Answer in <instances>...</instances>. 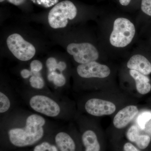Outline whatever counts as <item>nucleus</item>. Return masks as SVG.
<instances>
[{"instance_id": "nucleus-1", "label": "nucleus", "mask_w": 151, "mask_h": 151, "mask_svg": "<svg viewBox=\"0 0 151 151\" xmlns=\"http://www.w3.org/2000/svg\"><path fill=\"white\" fill-rule=\"evenodd\" d=\"M57 128L45 116L22 108H15L1 116V133L17 147L34 145Z\"/></svg>"}, {"instance_id": "nucleus-2", "label": "nucleus", "mask_w": 151, "mask_h": 151, "mask_svg": "<svg viewBox=\"0 0 151 151\" xmlns=\"http://www.w3.org/2000/svg\"><path fill=\"white\" fill-rule=\"evenodd\" d=\"M41 90L27 91L21 94L30 109L47 118L66 121L70 119L71 111L66 97Z\"/></svg>"}, {"instance_id": "nucleus-3", "label": "nucleus", "mask_w": 151, "mask_h": 151, "mask_svg": "<svg viewBox=\"0 0 151 151\" xmlns=\"http://www.w3.org/2000/svg\"><path fill=\"white\" fill-rule=\"evenodd\" d=\"M135 34L134 25L131 21L125 18H118L113 23L109 41L114 47L123 48L132 42Z\"/></svg>"}, {"instance_id": "nucleus-4", "label": "nucleus", "mask_w": 151, "mask_h": 151, "mask_svg": "<svg viewBox=\"0 0 151 151\" xmlns=\"http://www.w3.org/2000/svg\"><path fill=\"white\" fill-rule=\"evenodd\" d=\"M77 15V9L72 2L64 1L55 6L48 14L49 24L53 29L65 27L68 20L74 19Z\"/></svg>"}, {"instance_id": "nucleus-5", "label": "nucleus", "mask_w": 151, "mask_h": 151, "mask_svg": "<svg viewBox=\"0 0 151 151\" xmlns=\"http://www.w3.org/2000/svg\"><path fill=\"white\" fill-rule=\"evenodd\" d=\"M6 43L10 51L19 60L27 61L31 59L35 54V47L24 40L19 34L14 33L9 36Z\"/></svg>"}, {"instance_id": "nucleus-6", "label": "nucleus", "mask_w": 151, "mask_h": 151, "mask_svg": "<svg viewBox=\"0 0 151 151\" xmlns=\"http://www.w3.org/2000/svg\"><path fill=\"white\" fill-rule=\"evenodd\" d=\"M67 51L73 56L76 62L80 64L96 61L99 57L97 49L89 42L70 43L68 45Z\"/></svg>"}, {"instance_id": "nucleus-7", "label": "nucleus", "mask_w": 151, "mask_h": 151, "mask_svg": "<svg viewBox=\"0 0 151 151\" xmlns=\"http://www.w3.org/2000/svg\"><path fill=\"white\" fill-rule=\"evenodd\" d=\"M78 75L84 78H106L111 73L110 68L107 65L96 61L85 64H79L76 68Z\"/></svg>"}, {"instance_id": "nucleus-8", "label": "nucleus", "mask_w": 151, "mask_h": 151, "mask_svg": "<svg viewBox=\"0 0 151 151\" xmlns=\"http://www.w3.org/2000/svg\"><path fill=\"white\" fill-rule=\"evenodd\" d=\"M84 109L89 115L99 117L113 114L116 111V106L110 101L92 98L86 101Z\"/></svg>"}, {"instance_id": "nucleus-9", "label": "nucleus", "mask_w": 151, "mask_h": 151, "mask_svg": "<svg viewBox=\"0 0 151 151\" xmlns=\"http://www.w3.org/2000/svg\"><path fill=\"white\" fill-rule=\"evenodd\" d=\"M64 128H57L55 131L54 141L60 151H76L75 141L70 132Z\"/></svg>"}, {"instance_id": "nucleus-10", "label": "nucleus", "mask_w": 151, "mask_h": 151, "mask_svg": "<svg viewBox=\"0 0 151 151\" xmlns=\"http://www.w3.org/2000/svg\"><path fill=\"white\" fill-rule=\"evenodd\" d=\"M139 113L137 107L129 105L118 112L113 120V125L116 129H122L128 125Z\"/></svg>"}, {"instance_id": "nucleus-11", "label": "nucleus", "mask_w": 151, "mask_h": 151, "mask_svg": "<svg viewBox=\"0 0 151 151\" xmlns=\"http://www.w3.org/2000/svg\"><path fill=\"white\" fill-rule=\"evenodd\" d=\"M130 70H137L145 75L151 73V63L147 58L141 54H135L130 58L127 63Z\"/></svg>"}, {"instance_id": "nucleus-12", "label": "nucleus", "mask_w": 151, "mask_h": 151, "mask_svg": "<svg viewBox=\"0 0 151 151\" xmlns=\"http://www.w3.org/2000/svg\"><path fill=\"white\" fill-rule=\"evenodd\" d=\"M81 138L85 151H100L101 148L98 137L93 130H85L82 133Z\"/></svg>"}, {"instance_id": "nucleus-13", "label": "nucleus", "mask_w": 151, "mask_h": 151, "mask_svg": "<svg viewBox=\"0 0 151 151\" xmlns=\"http://www.w3.org/2000/svg\"><path fill=\"white\" fill-rule=\"evenodd\" d=\"M129 73L131 76L135 80L136 89L139 93L145 94L150 91L151 85L148 77L137 70H130Z\"/></svg>"}, {"instance_id": "nucleus-14", "label": "nucleus", "mask_w": 151, "mask_h": 151, "mask_svg": "<svg viewBox=\"0 0 151 151\" xmlns=\"http://www.w3.org/2000/svg\"><path fill=\"white\" fill-rule=\"evenodd\" d=\"M13 98L12 94L1 90L0 92V114L4 116L14 109Z\"/></svg>"}, {"instance_id": "nucleus-15", "label": "nucleus", "mask_w": 151, "mask_h": 151, "mask_svg": "<svg viewBox=\"0 0 151 151\" xmlns=\"http://www.w3.org/2000/svg\"><path fill=\"white\" fill-rule=\"evenodd\" d=\"M32 76L29 79V84L35 90H41L44 88L45 82L40 72H32Z\"/></svg>"}, {"instance_id": "nucleus-16", "label": "nucleus", "mask_w": 151, "mask_h": 151, "mask_svg": "<svg viewBox=\"0 0 151 151\" xmlns=\"http://www.w3.org/2000/svg\"><path fill=\"white\" fill-rule=\"evenodd\" d=\"M47 78L57 87H62L66 83V78L62 73H58L56 71L49 72Z\"/></svg>"}, {"instance_id": "nucleus-17", "label": "nucleus", "mask_w": 151, "mask_h": 151, "mask_svg": "<svg viewBox=\"0 0 151 151\" xmlns=\"http://www.w3.org/2000/svg\"><path fill=\"white\" fill-rule=\"evenodd\" d=\"M33 151H60L56 145H53L47 141L42 142L37 145Z\"/></svg>"}, {"instance_id": "nucleus-18", "label": "nucleus", "mask_w": 151, "mask_h": 151, "mask_svg": "<svg viewBox=\"0 0 151 151\" xmlns=\"http://www.w3.org/2000/svg\"><path fill=\"white\" fill-rule=\"evenodd\" d=\"M151 142V138L147 135H139L135 143L138 148L144 150L147 147Z\"/></svg>"}, {"instance_id": "nucleus-19", "label": "nucleus", "mask_w": 151, "mask_h": 151, "mask_svg": "<svg viewBox=\"0 0 151 151\" xmlns=\"http://www.w3.org/2000/svg\"><path fill=\"white\" fill-rule=\"evenodd\" d=\"M151 119V112H145L142 113L138 117V125L141 129L144 130L145 128L146 124Z\"/></svg>"}, {"instance_id": "nucleus-20", "label": "nucleus", "mask_w": 151, "mask_h": 151, "mask_svg": "<svg viewBox=\"0 0 151 151\" xmlns=\"http://www.w3.org/2000/svg\"><path fill=\"white\" fill-rule=\"evenodd\" d=\"M139 135L138 127L136 126H132L127 131V137L130 142L135 143Z\"/></svg>"}, {"instance_id": "nucleus-21", "label": "nucleus", "mask_w": 151, "mask_h": 151, "mask_svg": "<svg viewBox=\"0 0 151 151\" xmlns=\"http://www.w3.org/2000/svg\"><path fill=\"white\" fill-rule=\"evenodd\" d=\"M46 65L49 72L56 71L58 67V63L54 58L50 57L47 60Z\"/></svg>"}, {"instance_id": "nucleus-22", "label": "nucleus", "mask_w": 151, "mask_h": 151, "mask_svg": "<svg viewBox=\"0 0 151 151\" xmlns=\"http://www.w3.org/2000/svg\"><path fill=\"white\" fill-rule=\"evenodd\" d=\"M141 9L144 13L151 17V0H142Z\"/></svg>"}, {"instance_id": "nucleus-23", "label": "nucleus", "mask_w": 151, "mask_h": 151, "mask_svg": "<svg viewBox=\"0 0 151 151\" xmlns=\"http://www.w3.org/2000/svg\"><path fill=\"white\" fill-rule=\"evenodd\" d=\"M42 63L39 60H35L31 63L30 70L32 72H40L41 70H42Z\"/></svg>"}, {"instance_id": "nucleus-24", "label": "nucleus", "mask_w": 151, "mask_h": 151, "mask_svg": "<svg viewBox=\"0 0 151 151\" xmlns=\"http://www.w3.org/2000/svg\"><path fill=\"white\" fill-rule=\"evenodd\" d=\"M124 151H140L134 145L130 142H127L124 146Z\"/></svg>"}, {"instance_id": "nucleus-25", "label": "nucleus", "mask_w": 151, "mask_h": 151, "mask_svg": "<svg viewBox=\"0 0 151 151\" xmlns=\"http://www.w3.org/2000/svg\"><path fill=\"white\" fill-rule=\"evenodd\" d=\"M21 75L23 78L26 79L29 78L32 76V72L27 69H23L20 72Z\"/></svg>"}, {"instance_id": "nucleus-26", "label": "nucleus", "mask_w": 151, "mask_h": 151, "mask_svg": "<svg viewBox=\"0 0 151 151\" xmlns=\"http://www.w3.org/2000/svg\"><path fill=\"white\" fill-rule=\"evenodd\" d=\"M66 68V63L63 61H60L58 63V70L60 73H62L63 71L65 70Z\"/></svg>"}, {"instance_id": "nucleus-27", "label": "nucleus", "mask_w": 151, "mask_h": 151, "mask_svg": "<svg viewBox=\"0 0 151 151\" xmlns=\"http://www.w3.org/2000/svg\"><path fill=\"white\" fill-rule=\"evenodd\" d=\"M9 2L16 6H19L24 3L25 0H7Z\"/></svg>"}, {"instance_id": "nucleus-28", "label": "nucleus", "mask_w": 151, "mask_h": 151, "mask_svg": "<svg viewBox=\"0 0 151 151\" xmlns=\"http://www.w3.org/2000/svg\"><path fill=\"white\" fill-rule=\"evenodd\" d=\"M131 0H119L120 4L122 6H128L130 4Z\"/></svg>"}, {"instance_id": "nucleus-29", "label": "nucleus", "mask_w": 151, "mask_h": 151, "mask_svg": "<svg viewBox=\"0 0 151 151\" xmlns=\"http://www.w3.org/2000/svg\"><path fill=\"white\" fill-rule=\"evenodd\" d=\"M4 1V0H0V2H2Z\"/></svg>"}]
</instances>
